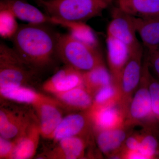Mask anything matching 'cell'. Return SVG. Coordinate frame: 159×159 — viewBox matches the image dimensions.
<instances>
[{"mask_svg":"<svg viewBox=\"0 0 159 159\" xmlns=\"http://www.w3.org/2000/svg\"><path fill=\"white\" fill-rule=\"evenodd\" d=\"M19 25L16 18L10 10L0 9V35L4 39H11L17 32Z\"/></svg>","mask_w":159,"mask_h":159,"instance_id":"26","label":"cell"},{"mask_svg":"<svg viewBox=\"0 0 159 159\" xmlns=\"http://www.w3.org/2000/svg\"><path fill=\"white\" fill-rule=\"evenodd\" d=\"M149 88L152 111L159 125V81L152 75L151 71L149 76Z\"/></svg>","mask_w":159,"mask_h":159,"instance_id":"27","label":"cell"},{"mask_svg":"<svg viewBox=\"0 0 159 159\" xmlns=\"http://www.w3.org/2000/svg\"><path fill=\"white\" fill-rule=\"evenodd\" d=\"M146 57L151 72L159 81V48L152 52H148Z\"/></svg>","mask_w":159,"mask_h":159,"instance_id":"30","label":"cell"},{"mask_svg":"<svg viewBox=\"0 0 159 159\" xmlns=\"http://www.w3.org/2000/svg\"><path fill=\"white\" fill-rule=\"evenodd\" d=\"M93 126L87 111L71 114L63 117L56 128L51 140L56 144L69 137L80 136L89 138Z\"/></svg>","mask_w":159,"mask_h":159,"instance_id":"10","label":"cell"},{"mask_svg":"<svg viewBox=\"0 0 159 159\" xmlns=\"http://www.w3.org/2000/svg\"><path fill=\"white\" fill-rule=\"evenodd\" d=\"M141 135L139 134H131L126 138L120 152V158L125 152L139 150L140 148Z\"/></svg>","mask_w":159,"mask_h":159,"instance_id":"29","label":"cell"},{"mask_svg":"<svg viewBox=\"0 0 159 159\" xmlns=\"http://www.w3.org/2000/svg\"><path fill=\"white\" fill-rule=\"evenodd\" d=\"M120 98V89L112 83L103 87L95 94L92 107L88 111L118 103Z\"/></svg>","mask_w":159,"mask_h":159,"instance_id":"24","label":"cell"},{"mask_svg":"<svg viewBox=\"0 0 159 159\" xmlns=\"http://www.w3.org/2000/svg\"><path fill=\"white\" fill-rule=\"evenodd\" d=\"M17 140L0 136V159H12Z\"/></svg>","mask_w":159,"mask_h":159,"instance_id":"28","label":"cell"},{"mask_svg":"<svg viewBox=\"0 0 159 159\" xmlns=\"http://www.w3.org/2000/svg\"><path fill=\"white\" fill-rule=\"evenodd\" d=\"M0 9L10 10L16 18L29 24L55 25L54 18L23 0H1Z\"/></svg>","mask_w":159,"mask_h":159,"instance_id":"13","label":"cell"},{"mask_svg":"<svg viewBox=\"0 0 159 159\" xmlns=\"http://www.w3.org/2000/svg\"><path fill=\"white\" fill-rule=\"evenodd\" d=\"M62 106L74 110L87 111L93 102V97L83 85L54 95Z\"/></svg>","mask_w":159,"mask_h":159,"instance_id":"20","label":"cell"},{"mask_svg":"<svg viewBox=\"0 0 159 159\" xmlns=\"http://www.w3.org/2000/svg\"><path fill=\"white\" fill-rule=\"evenodd\" d=\"M143 57L142 46L131 52L129 59L122 71L120 84V98L118 104L125 119L131 101L142 78Z\"/></svg>","mask_w":159,"mask_h":159,"instance_id":"6","label":"cell"},{"mask_svg":"<svg viewBox=\"0 0 159 159\" xmlns=\"http://www.w3.org/2000/svg\"><path fill=\"white\" fill-rule=\"evenodd\" d=\"M122 159H146L145 156L138 151H133L125 152L122 155Z\"/></svg>","mask_w":159,"mask_h":159,"instance_id":"31","label":"cell"},{"mask_svg":"<svg viewBox=\"0 0 159 159\" xmlns=\"http://www.w3.org/2000/svg\"><path fill=\"white\" fill-rule=\"evenodd\" d=\"M39 71L25 61L13 48L0 44V90L28 86L37 79Z\"/></svg>","mask_w":159,"mask_h":159,"instance_id":"4","label":"cell"},{"mask_svg":"<svg viewBox=\"0 0 159 159\" xmlns=\"http://www.w3.org/2000/svg\"><path fill=\"white\" fill-rule=\"evenodd\" d=\"M60 34L47 24L20 25L11 39L13 48L20 57L39 71L51 66L56 59Z\"/></svg>","mask_w":159,"mask_h":159,"instance_id":"1","label":"cell"},{"mask_svg":"<svg viewBox=\"0 0 159 159\" xmlns=\"http://www.w3.org/2000/svg\"><path fill=\"white\" fill-rule=\"evenodd\" d=\"M83 86L93 97L103 87L113 83L112 77L105 64L83 72Z\"/></svg>","mask_w":159,"mask_h":159,"instance_id":"22","label":"cell"},{"mask_svg":"<svg viewBox=\"0 0 159 159\" xmlns=\"http://www.w3.org/2000/svg\"><path fill=\"white\" fill-rule=\"evenodd\" d=\"M58 25L68 29L69 33L76 39L97 47V40L93 31L84 22L58 20Z\"/></svg>","mask_w":159,"mask_h":159,"instance_id":"23","label":"cell"},{"mask_svg":"<svg viewBox=\"0 0 159 159\" xmlns=\"http://www.w3.org/2000/svg\"><path fill=\"white\" fill-rule=\"evenodd\" d=\"M83 72L66 65L44 83L43 89L55 95L83 85Z\"/></svg>","mask_w":159,"mask_h":159,"instance_id":"11","label":"cell"},{"mask_svg":"<svg viewBox=\"0 0 159 159\" xmlns=\"http://www.w3.org/2000/svg\"><path fill=\"white\" fill-rule=\"evenodd\" d=\"M107 1V2L109 3V4H110L112 2L113 0H106Z\"/></svg>","mask_w":159,"mask_h":159,"instance_id":"32","label":"cell"},{"mask_svg":"<svg viewBox=\"0 0 159 159\" xmlns=\"http://www.w3.org/2000/svg\"><path fill=\"white\" fill-rule=\"evenodd\" d=\"M41 136L37 122H34L27 131L18 138L12 159H30L36 154Z\"/></svg>","mask_w":159,"mask_h":159,"instance_id":"18","label":"cell"},{"mask_svg":"<svg viewBox=\"0 0 159 159\" xmlns=\"http://www.w3.org/2000/svg\"><path fill=\"white\" fill-rule=\"evenodd\" d=\"M93 131L117 128L124 124L125 118L118 103L87 111Z\"/></svg>","mask_w":159,"mask_h":159,"instance_id":"16","label":"cell"},{"mask_svg":"<svg viewBox=\"0 0 159 159\" xmlns=\"http://www.w3.org/2000/svg\"><path fill=\"white\" fill-rule=\"evenodd\" d=\"M139 151L146 159H159V134L143 129Z\"/></svg>","mask_w":159,"mask_h":159,"instance_id":"25","label":"cell"},{"mask_svg":"<svg viewBox=\"0 0 159 159\" xmlns=\"http://www.w3.org/2000/svg\"><path fill=\"white\" fill-rule=\"evenodd\" d=\"M106 44L108 70L113 83L120 89L122 71L130 57V50L122 42L108 36H107Z\"/></svg>","mask_w":159,"mask_h":159,"instance_id":"12","label":"cell"},{"mask_svg":"<svg viewBox=\"0 0 159 159\" xmlns=\"http://www.w3.org/2000/svg\"><path fill=\"white\" fill-rule=\"evenodd\" d=\"M134 20L137 33L141 37L143 44L148 52H152L158 48L159 17H135Z\"/></svg>","mask_w":159,"mask_h":159,"instance_id":"21","label":"cell"},{"mask_svg":"<svg viewBox=\"0 0 159 159\" xmlns=\"http://www.w3.org/2000/svg\"><path fill=\"white\" fill-rule=\"evenodd\" d=\"M62 106L58 101L43 102L34 107L37 114L40 132L43 138L51 139L63 118L60 109Z\"/></svg>","mask_w":159,"mask_h":159,"instance_id":"14","label":"cell"},{"mask_svg":"<svg viewBox=\"0 0 159 159\" xmlns=\"http://www.w3.org/2000/svg\"><path fill=\"white\" fill-rule=\"evenodd\" d=\"M1 97L13 102L29 104L33 107L45 102H57L51 98L34 90L28 86H19L0 90Z\"/></svg>","mask_w":159,"mask_h":159,"instance_id":"17","label":"cell"},{"mask_svg":"<svg viewBox=\"0 0 159 159\" xmlns=\"http://www.w3.org/2000/svg\"><path fill=\"white\" fill-rule=\"evenodd\" d=\"M50 17L65 21L84 22L101 15L109 6L106 0H35Z\"/></svg>","mask_w":159,"mask_h":159,"instance_id":"2","label":"cell"},{"mask_svg":"<svg viewBox=\"0 0 159 159\" xmlns=\"http://www.w3.org/2000/svg\"><path fill=\"white\" fill-rule=\"evenodd\" d=\"M133 128L124 122L123 125L117 128L93 131L100 151L107 157L120 159L122 146L126 138L132 133Z\"/></svg>","mask_w":159,"mask_h":159,"instance_id":"9","label":"cell"},{"mask_svg":"<svg viewBox=\"0 0 159 159\" xmlns=\"http://www.w3.org/2000/svg\"><path fill=\"white\" fill-rule=\"evenodd\" d=\"M89 138L76 136L63 139L56 143L51 150L48 151L43 158L78 159L84 157Z\"/></svg>","mask_w":159,"mask_h":159,"instance_id":"15","label":"cell"},{"mask_svg":"<svg viewBox=\"0 0 159 159\" xmlns=\"http://www.w3.org/2000/svg\"><path fill=\"white\" fill-rule=\"evenodd\" d=\"M117 6L136 18L159 17V0H117Z\"/></svg>","mask_w":159,"mask_h":159,"instance_id":"19","label":"cell"},{"mask_svg":"<svg viewBox=\"0 0 159 159\" xmlns=\"http://www.w3.org/2000/svg\"><path fill=\"white\" fill-rule=\"evenodd\" d=\"M135 17L118 7L112 11V19L107 28V36L116 39L126 45L131 52L141 47L137 39Z\"/></svg>","mask_w":159,"mask_h":159,"instance_id":"7","label":"cell"},{"mask_svg":"<svg viewBox=\"0 0 159 159\" xmlns=\"http://www.w3.org/2000/svg\"><path fill=\"white\" fill-rule=\"evenodd\" d=\"M57 54L66 65L82 72L104 64L97 47L76 39L69 33L60 34Z\"/></svg>","mask_w":159,"mask_h":159,"instance_id":"5","label":"cell"},{"mask_svg":"<svg viewBox=\"0 0 159 159\" xmlns=\"http://www.w3.org/2000/svg\"><path fill=\"white\" fill-rule=\"evenodd\" d=\"M29 113L19 108L1 107L0 136L9 139L18 138L34 122Z\"/></svg>","mask_w":159,"mask_h":159,"instance_id":"8","label":"cell"},{"mask_svg":"<svg viewBox=\"0 0 159 159\" xmlns=\"http://www.w3.org/2000/svg\"><path fill=\"white\" fill-rule=\"evenodd\" d=\"M150 70L147 58L143 62L142 78L131 101L125 122L132 127L159 134V125L154 116L149 88Z\"/></svg>","mask_w":159,"mask_h":159,"instance_id":"3","label":"cell"}]
</instances>
